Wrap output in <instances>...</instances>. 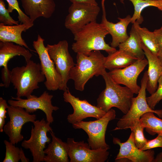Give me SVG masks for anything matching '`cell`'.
I'll use <instances>...</instances> for the list:
<instances>
[{
	"label": "cell",
	"mask_w": 162,
	"mask_h": 162,
	"mask_svg": "<svg viewBox=\"0 0 162 162\" xmlns=\"http://www.w3.org/2000/svg\"><path fill=\"white\" fill-rule=\"evenodd\" d=\"M109 33L101 23L96 21L87 24L74 34L72 49L75 52L88 55L93 51L104 50L108 54L116 49L106 44L104 40Z\"/></svg>",
	"instance_id": "cell-1"
},
{
	"label": "cell",
	"mask_w": 162,
	"mask_h": 162,
	"mask_svg": "<svg viewBox=\"0 0 162 162\" xmlns=\"http://www.w3.org/2000/svg\"><path fill=\"white\" fill-rule=\"evenodd\" d=\"M101 76L106 87L97 99L96 106L106 112L115 107L124 114H126L131 106L134 94L127 87L121 86L115 82L106 70Z\"/></svg>",
	"instance_id": "cell-2"
},
{
	"label": "cell",
	"mask_w": 162,
	"mask_h": 162,
	"mask_svg": "<svg viewBox=\"0 0 162 162\" xmlns=\"http://www.w3.org/2000/svg\"><path fill=\"white\" fill-rule=\"evenodd\" d=\"M106 57L100 51H93L88 55L77 53L76 63L69 74V79L74 80L77 90L82 91L87 82L94 76L101 75L106 69Z\"/></svg>",
	"instance_id": "cell-3"
},
{
	"label": "cell",
	"mask_w": 162,
	"mask_h": 162,
	"mask_svg": "<svg viewBox=\"0 0 162 162\" xmlns=\"http://www.w3.org/2000/svg\"><path fill=\"white\" fill-rule=\"evenodd\" d=\"M25 66L16 67L11 71L10 82L16 89L17 97H31L34 90L39 88L38 84L45 77L41 71L40 64L31 59Z\"/></svg>",
	"instance_id": "cell-4"
},
{
	"label": "cell",
	"mask_w": 162,
	"mask_h": 162,
	"mask_svg": "<svg viewBox=\"0 0 162 162\" xmlns=\"http://www.w3.org/2000/svg\"><path fill=\"white\" fill-rule=\"evenodd\" d=\"M148 80L147 71L145 72L141 81L140 89L136 97H133L130 108L127 113L120 118L114 130L130 128L141 116L148 112L156 114L162 118V110H154L149 106L146 100V90Z\"/></svg>",
	"instance_id": "cell-5"
},
{
	"label": "cell",
	"mask_w": 162,
	"mask_h": 162,
	"mask_svg": "<svg viewBox=\"0 0 162 162\" xmlns=\"http://www.w3.org/2000/svg\"><path fill=\"white\" fill-rule=\"evenodd\" d=\"M115 111L111 109L101 118L94 121H82L72 124L75 129H82L87 134L88 143L91 148L96 150L106 149L108 150L110 146L105 141V134L110 121L115 119Z\"/></svg>",
	"instance_id": "cell-6"
},
{
	"label": "cell",
	"mask_w": 162,
	"mask_h": 162,
	"mask_svg": "<svg viewBox=\"0 0 162 162\" xmlns=\"http://www.w3.org/2000/svg\"><path fill=\"white\" fill-rule=\"evenodd\" d=\"M33 123L34 126H32L30 138L23 140L21 146L29 150L33 157V162H44L46 144H49L51 141L47 133L52 131V129L50 124L44 118L40 121L36 120Z\"/></svg>",
	"instance_id": "cell-7"
},
{
	"label": "cell",
	"mask_w": 162,
	"mask_h": 162,
	"mask_svg": "<svg viewBox=\"0 0 162 162\" xmlns=\"http://www.w3.org/2000/svg\"><path fill=\"white\" fill-rule=\"evenodd\" d=\"M46 47L57 72L62 77V82L59 90L66 91L68 89L67 84L70 80V72L75 64L69 53L68 43L66 40H63L56 44H48Z\"/></svg>",
	"instance_id": "cell-8"
},
{
	"label": "cell",
	"mask_w": 162,
	"mask_h": 162,
	"mask_svg": "<svg viewBox=\"0 0 162 162\" xmlns=\"http://www.w3.org/2000/svg\"><path fill=\"white\" fill-rule=\"evenodd\" d=\"M100 10L98 5L72 3L65 19V26L74 34L87 24L96 21Z\"/></svg>",
	"instance_id": "cell-9"
},
{
	"label": "cell",
	"mask_w": 162,
	"mask_h": 162,
	"mask_svg": "<svg viewBox=\"0 0 162 162\" xmlns=\"http://www.w3.org/2000/svg\"><path fill=\"white\" fill-rule=\"evenodd\" d=\"M44 41L38 34L37 40L33 41L32 45L38 55L41 70L45 77V86L48 90L55 91L59 89L62 82V78L49 55Z\"/></svg>",
	"instance_id": "cell-10"
},
{
	"label": "cell",
	"mask_w": 162,
	"mask_h": 162,
	"mask_svg": "<svg viewBox=\"0 0 162 162\" xmlns=\"http://www.w3.org/2000/svg\"><path fill=\"white\" fill-rule=\"evenodd\" d=\"M9 121L4 125L3 131L9 137L10 142L16 144L23 139L21 134L23 126L26 123H33L36 119V115L30 114L23 108L9 105L7 109Z\"/></svg>",
	"instance_id": "cell-11"
},
{
	"label": "cell",
	"mask_w": 162,
	"mask_h": 162,
	"mask_svg": "<svg viewBox=\"0 0 162 162\" xmlns=\"http://www.w3.org/2000/svg\"><path fill=\"white\" fill-rule=\"evenodd\" d=\"M53 97L45 91L39 97L33 95L26 99L12 97V99L15 100H9L8 103L10 105L23 108L30 113H33L38 110H40L45 113L46 121L51 124L54 121L53 111L59 109L58 107L52 105V99Z\"/></svg>",
	"instance_id": "cell-12"
},
{
	"label": "cell",
	"mask_w": 162,
	"mask_h": 162,
	"mask_svg": "<svg viewBox=\"0 0 162 162\" xmlns=\"http://www.w3.org/2000/svg\"><path fill=\"white\" fill-rule=\"evenodd\" d=\"M68 156L70 162H104L109 154L108 149H92L88 143L84 141L76 142L68 138Z\"/></svg>",
	"instance_id": "cell-13"
},
{
	"label": "cell",
	"mask_w": 162,
	"mask_h": 162,
	"mask_svg": "<svg viewBox=\"0 0 162 162\" xmlns=\"http://www.w3.org/2000/svg\"><path fill=\"white\" fill-rule=\"evenodd\" d=\"M64 101L70 103L73 109V112L69 114L67 119L72 124L88 117L99 119L106 113L97 106L92 105L86 100H81L72 94L69 88L63 94Z\"/></svg>",
	"instance_id": "cell-14"
},
{
	"label": "cell",
	"mask_w": 162,
	"mask_h": 162,
	"mask_svg": "<svg viewBox=\"0 0 162 162\" xmlns=\"http://www.w3.org/2000/svg\"><path fill=\"white\" fill-rule=\"evenodd\" d=\"M148 64L147 59H138L126 67L113 69L108 73L116 83L124 85L134 94H138L140 87L137 84V78Z\"/></svg>",
	"instance_id": "cell-15"
},
{
	"label": "cell",
	"mask_w": 162,
	"mask_h": 162,
	"mask_svg": "<svg viewBox=\"0 0 162 162\" xmlns=\"http://www.w3.org/2000/svg\"><path fill=\"white\" fill-rule=\"evenodd\" d=\"M114 144L118 145L120 149L115 159L116 162H152L154 159V152L151 149L142 150L136 146L134 133L131 131L127 141L122 142L119 139L113 137Z\"/></svg>",
	"instance_id": "cell-16"
},
{
	"label": "cell",
	"mask_w": 162,
	"mask_h": 162,
	"mask_svg": "<svg viewBox=\"0 0 162 162\" xmlns=\"http://www.w3.org/2000/svg\"><path fill=\"white\" fill-rule=\"evenodd\" d=\"M18 56H23L26 62L31 59L32 55L23 46L13 42L0 41V67H3L1 77L3 86L5 88L8 87L11 83V71L8 68V63L10 59Z\"/></svg>",
	"instance_id": "cell-17"
},
{
	"label": "cell",
	"mask_w": 162,
	"mask_h": 162,
	"mask_svg": "<svg viewBox=\"0 0 162 162\" xmlns=\"http://www.w3.org/2000/svg\"><path fill=\"white\" fill-rule=\"evenodd\" d=\"M105 1V0H101L102 15L101 23L112 37L111 46L116 48L128 38L127 28L129 24L131 23L132 16L129 15L123 18L118 17L119 21L116 23L109 21L106 18Z\"/></svg>",
	"instance_id": "cell-18"
},
{
	"label": "cell",
	"mask_w": 162,
	"mask_h": 162,
	"mask_svg": "<svg viewBox=\"0 0 162 162\" xmlns=\"http://www.w3.org/2000/svg\"><path fill=\"white\" fill-rule=\"evenodd\" d=\"M25 14L33 22L39 17L50 18L56 8L53 0H20Z\"/></svg>",
	"instance_id": "cell-19"
},
{
	"label": "cell",
	"mask_w": 162,
	"mask_h": 162,
	"mask_svg": "<svg viewBox=\"0 0 162 162\" xmlns=\"http://www.w3.org/2000/svg\"><path fill=\"white\" fill-rule=\"evenodd\" d=\"M141 45L148 65L146 89L152 94L157 90L158 80L162 75V62L157 56L152 52L142 41Z\"/></svg>",
	"instance_id": "cell-20"
},
{
	"label": "cell",
	"mask_w": 162,
	"mask_h": 162,
	"mask_svg": "<svg viewBox=\"0 0 162 162\" xmlns=\"http://www.w3.org/2000/svg\"><path fill=\"white\" fill-rule=\"evenodd\" d=\"M52 137V141L44 149L45 162H68L69 147L67 142H63L57 137L52 131L50 132Z\"/></svg>",
	"instance_id": "cell-21"
},
{
	"label": "cell",
	"mask_w": 162,
	"mask_h": 162,
	"mask_svg": "<svg viewBox=\"0 0 162 162\" xmlns=\"http://www.w3.org/2000/svg\"><path fill=\"white\" fill-rule=\"evenodd\" d=\"M26 30V26L23 24L12 26L0 24V41L13 42L29 49L21 36L22 32Z\"/></svg>",
	"instance_id": "cell-22"
},
{
	"label": "cell",
	"mask_w": 162,
	"mask_h": 162,
	"mask_svg": "<svg viewBox=\"0 0 162 162\" xmlns=\"http://www.w3.org/2000/svg\"><path fill=\"white\" fill-rule=\"evenodd\" d=\"M138 59L128 52L118 49L106 57L104 67L110 70L122 68L131 64Z\"/></svg>",
	"instance_id": "cell-23"
},
{
	"label": "cell",
	"mask_w": 162,
	"mask_h": 162,
	"mask_svg": "<svg viewBox=\"0 0 162 162\" xmlns=\"http://www.w3.org/2000/svg\"><path fill=\"white\" fill-rule=\"evenodd\" d=\"M141 42L140 35L133 24L128 38L120 44L118 47L119 49L128 52L138 59H143L145 58V55Z\"/></svg>",
	"instance_id": "cell-24"
},
{
	"label": "cell",
	"mask_w": 162,
	"mask_h": 162,
	"mask_svg": "<svg viewBox=\"0 0 162 162\" xmlns=\"http://www.w3.org/2000/svg\"><path fill=\"white\" fill-rule=\"evenodd\" d=\"M132 3L134 8L133 14L131 17V23L137 22L140 24L143 21L141 14L145 8L149 6L157 8L162 11V0H129Z\"/></svg>",
	"instance_id": "cell-25"
},
{
	"label": "cell",
	"mask_w": 162,
	"mask_h": 162,
	"mask_svg": "<svg viewBox=\"0 0 162 162\" xmlns=\"http://www.w3.org/2000/svg\"><path fill=\"white\" fill-rule=\"evenodd\" d=\"M136 29L142 42L153 54L157 56L159 44L154 32H151L145 27H142L137 22L133 24Z\"/></svg>",
	"instance_id": "cell-26"
},
{
	"label": "cell",
	"mask_w": 162,
	"mask_h": 162,
	"mask_svg": "<svg viewBox=\"0 0 162 162\" xmlns=\"http://www.w3.org/2000/svg\"><path fill=\"white\" fill-rule=\"evenodd\" d=\"M152 112H147L141 117L140 121L146 131L152 135L162 133V119Z\"/></svg>",
	"instance_id": "cell-27"
},
{
	"label": "cell",
	"mask_w": 162,
	"mask_h": 162,
	"mask_svg": "<svg viewBox=\"0 0 162 162\" xmlns=\"http://www.w3.org/2000/svg\"><path fill=\"white\" fill-rule=\"evenodd\" d=\"M8 3L7 8L9 12L12 13L15 10L18 13V19L20 23L24 24L26 30L32 27L34 25V22L30 18L24 13L20 8L17 0H6Z\"/></svg>",
	"instance_id": "cell-28"
},
{
	"label": "cell",
	"mask_w": 162,
	"mask_h": 162,
	"mask_svg": "<svg viewBox=\"0 0 162 162\" xmlns=\"http://www.w3.org/2000/svg\"><path fill=\"white\" fill-rule=\"evenodd\" d=\"M6 148L5 156L3 162H18L20 160V148L16 147L10 142L4 140Z\"/></svg>",
	"instance_id": "cell-29"
},
{
	"label": "cell",
	"mask_w": 162,
	"mask_h": 162,
	"mask_svg": "<svg viewBox=\"0 0 162 162\" xmlns=\"http://www.w3.org/2000/svg\"><path fill=\"white\" fill-rule=\"evenodd\" d=\"M130 129L134 133L136 146L141 150L148 140L144 136L143 130L144 128L139 120L136 122Z\"/></svg>",
	"instance_id": "cell-30"
},
{
	"label": "cell",
	"mask_w": 162,
	"mask_h": 162,
	"mask_svg": "<svg viewBox=\"0 0 162 162\" xmlns=\"http://www.w3.org/2000/svg\"><path fill=\"white\" fill-rule=\"evenodd\" d=\"M9 13L4 1L0 0V24L8 26L19 25V21L13 19Z\"/></svg>",
	"instance_id": "cell-31"
},
{
	"label": "cell",
	"mask_w": 162,
	"mask_h": 162,
	"mask_svg": "<svg viewBox=\"0 0 162 162\" xmlns=\"http://www.w3.org/2000/svg\"><path fill=\"white\" fill-rule=\"evenodd\" d=\"M158 85L155 92L146 97L147 101L150 107L154 109L157 104L162 99V75L158 80Z\"/></svg>",
	"instance_id": "cell-32"
},
{
	"label": "cell",
	"mask_w": 162,
	"mask_h": 162,
	"mask_svg": "<svg viewBox=\"0 0 162 162\" xmlns=\"http://www.w3.org/2000/svg\"><path fill=\"white\" fill-rule=\"evenodd\" d=\"M157 147L162 148V133L158 134L157 137L154 139L148 140L146 144L141 150H146Z\"/></svg>",
	"instance_id": "cell-33"
},
{
	"label": "cell",
	"mask_w": 162,
	"mask_h": 162,
	"mask_svg": "<svg viewBox=\"0 0 162 162\" xmlns=\"http://www.w3.org/2000/svg\"><path fill=\"white\" fill-rule=\"evenodd\" d=\"M157 38L159 44V49L157 56L162 62V35L159 29H155L154 31Z\"/></svg>",
	"instance_id": "cell-34"
},
{
	"label": "cell",
	"mask_w": 162,
	"mask_h": 162,
	"mask_svg": "<svg viewBox=\"0 0 162 162\" xmlns=\"http://www.w3.org/2000/svg\"><path fill=\"white\" fill-rule=\"evenodd\" d=\"M9 106L6 100L2 98H0V118L4 119L6 118V113Z\"/></svg>",
	"instance_id": "cell-35"
},
{
	"label": "cell",
	"mask_w": 162,
	"mask_h": 162,
	"mask_svg": "<svg viewBox=\"0 0 162 162\" xmlns=\"http://www.w3.org/2000/svg\"><path fill=\"white\" fill-rule=\"evenodd\" d=\"M72 3H83L98 5L96 0H69Z\"/></svg>",
	"instance_id": "cell-36"
},
{
	"label": "cell",
	"mask_w": 162,
	"mask_h": 162,
	"mask_svg": "<svg viewBox=\"0 0 162 162\" xmlns=\"http://www.w3.org/2000/svg\"><path fill=\"white\" fill-rule=\"evenodd\" d=\"M20 160L22 162H28L29 159L27 158L23 150L20 148Z\"/></svg>",
	"instance_id": "cell-37"
},
{
	"label": "cell",
	"mask_w": 162,
	"mask_h": 162,
	"mask_svg": "<svg viewBox=\"0 0 162 162\" xmlns=\"http://www.w3.org/2000/svg\"><path fill=\"white\" fill-rule=\"evenodd\" d=\"M162 161V152L158 154L156 158H154L153 162Z\"/></svg>",
	"instance_id": "cell-38"
},
{
	"label": "cell",
	"mask_w": 162,
	"mask_h": 162,
	"mask_svg": "<svg viewBox=\"0 0 162 162\" xmlns=\"http://www.w3.org/2000/svg\"><path fill=\"white\" fill-rule=\"evenodd\" d=\"M160 33L162 35V25L161 27L159 28Z\"/></svg>",
	"instance_id": "cell-39"
},
{
	"label": "cell",
	"mask_w": 162,
	"mask_h": 162,
	"mask_svg": "<svg viewBox=\"0 0 162 162\" xmlns=\"http://www.w3.org/2000/svg\"><path fill=\"white\" fill-rule=\"evenodd\" d=\"M120 2L122 4H124V0H119Z\"/></svg>",
	"instance_id": "cell-40"
}]
</instances>
